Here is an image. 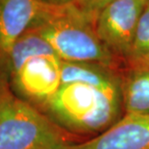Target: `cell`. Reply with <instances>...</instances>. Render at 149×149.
Wrapping results in <instances>:
<instances>
[{"label":"cell","mask_w":149,"mask_h":149,"mask_svg":"<svg viewBox=\"0 0 149 149\" xmlns=\"http://www.w3.org/2000/svg\"><path fill=\"white\" fill-rule=\"evenodd\" d=\"M72 143L71 133L0 84V149H65Z\"/></svg>","instance_id":"cell-3"},{"label":"cell","mask_w":149,"mask_h":149,"mask_svg":"<svg viewBox=\"0 0 149 149\" xmlns=\"http://www.w3.org/2000/svg\"><path fill=\"white\" fill-rule=\"evenodd\" d=\"M122 91L81 83L62 85L40 111L69 133H101L119 119Z\"/></svg>","instance_id":"cell-2"},{"label":"cell","mask_w":149,"mask_h":149,"mask_svg":"<svg viewBox=\"0 0 149 149\" xmlns=\"http://www.w3.org/2000/svg\"><path fill=\"white\" fill-rule=\"evenodd\" d=\"M46 7L40 0H0V84H8L6 68L13 46Z\"/></svg>","instance_id":"cell-6"},{"label":"cell","mask_w":149,"mask_h":149,"mask_svg":"<svg viewBox=\"0 0 149 149\" xmlns=\"http://www.w3.org/2000/svg\"><path fill=\"white\" fill-rule=\"evenodd\" d=\"M144 0H116L98 14L94 27L100 40L113 54L128 57Z\"/></svg>","instance_id":"cell-5"},{"label":"cell","mask_w":149,"mask_h":149,"mask_svg":"<svg viewBox=\"0 0 149 149\" xmlns=\"http://www.w3.org/2000/svg\"><path fill=\"white\" fill-rule=\"evenodd\" d=\"M65 149H149V116L126 113L94 138Z\"/></svg>","instance_id":"cell-7"},{"label":"cell","mask_w":149,"mask_h":149,"mask_svg":"<svg viewBox=\"0 0 149 149\" xmlns=\"http://www.w3.org/2000/svg\"><path fill=\"white\" fill-rule=\"evenodd\" d=\"M113 1H116V0H78V2L75 5L93 23H95V19L100 11L106 5L110 4V3Z\"/></svg>","instance_id":"cell-12"},{"label":"cell","mask_w":149,"mask_h":149,"mask_svg":"<svg viewBox=\"0 0 149 149\" xmlns=\"http://www.w3.org/2000/svg\"><path fill=\"white\" fill-rule=\"evenodd\" d=\"M42 54H56L51 46L40 35L36 32L34 29L30 28L26 33L17 40V42L13 46L12 51L9 56L7 68H6V77L18 66H20L23 63L31 57Z\"/></svg>","instance_id":"cell-10"},{"label":"cell","mask_w":149,"mask_h":149,"mask_svg":"<svg viewBox=\"0 0 149 149\" xmlns=\"http://www.w3.org/2000/svg\"><path fill=\"white\" fill-rule=\"evenodd\" d=\"M145 2H149V0H144Z\"/></svg>","instance_id":"cell-15"},{"label":"cell","mask_w":149,"mask_h":149,"mask_svg":"<svg viewBox=\"0 0 149 149\" xmlns=\"http://www.w3.org/2000/svg\"><path fill=\"white\" fill-rule=\"evenodd\" d=\"M126 113L149 116V69L137 68L122 87Z\"/></svg>","instance_id":"cell-9"},{"label":"cell","mask_w":149,"mask_h":149,"mask_svg":"<svg viewBox=\"0 0 149 149\" xmlns=\"http://www.w3.org/2000/svg\"><path fill=\"white\" fill-rule=\"evenodd\" d=\"M47 6H52V7H63V6H68L76 4L78 0H40Z\"/></svg>","instance_id":"cell-13"},{"label":"cell","mask_w":149,"mask_h":149,"mask_svg":"<svg viewBox=\"0 0 149 149\" xmlns=\"http://www.w3.org/2000/svg\"><path fill=\"white\" fill-rule=\"evenodd\" d=\"M64 62L110 66L113 54L100 40L94 23L75 4L46 9L31 27Z\"/></svg>","instance_id":"cell-1"},{"label":"cell","mask_w":149,"mask_h":149,"mask_svg":"<svg viewBox=\"0 0 149 149\" xmlns=\"http://www.w3.org/2000/svg\"><path fill=\"white\" fill-rule=\"evenodd\" d=\"M137 65L138 68H144V69H149V55L145 56L144 58L141 59L139 61L134 63Z\"/></svg>","instance_id":"cell-14"},{"label":"cell","mask_w":149,"mask_h":149,"mask_svg":"<svg viewBox=\"0 0 149 149\" xmlns=\"http://www.w3.org/2000/svg\"><path fill=\"white\" fill-rule=\"evenodd\" d=\"M62 63L56 54L31 57L9 75V87L40 110L62 87Z\"/></svg>","instance_id":"cell-4"},{"label":"cell","mask_w":149,"mask_h":149,"mask_svg":"<svg viewBox=\"0 0 149 149\" xmlns=\"http://www.w3.org/2000/svg\"><path fill=\"white\" fill-rule=\"evenodd\" d=\"M149 55V2H145L136 29L129 58L133 63Z\"/></svg>","instance_id":"cell-11"},{"label":"cell","mask_w":149,"mask_h":149,"mask_svg":"<svg viewBox=\"0 0 149 149\" xmlns=\"http://www.w3.org/2000/svg\"><path fill=\"white\" fill-rule=\"evenodd\" d=\"M81 83L106 91H122L121 83L110 66L93 63H62V85Z\"/></svg>","instance_id":"cell-8"}]
</instances>
